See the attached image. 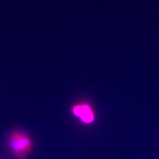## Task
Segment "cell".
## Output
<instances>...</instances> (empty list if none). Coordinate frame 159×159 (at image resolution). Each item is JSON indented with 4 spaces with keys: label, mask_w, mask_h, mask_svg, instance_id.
I'll return each instance as SVG.
<instances>
[{
    "label": "cell",
    "mask_w": 159,
    "mask_h": 159,
    "mask_svg": "<svg viewBox=\"0 0 159 159\" xmlns=\"http://www.w3.org/2000/svg\"><path fill=\"white\" fill-rule=\"evenodd\" d=\"M73 115L80 119L83 123L89 125L95 121V113L92 107L88 103H79L72 109Z\"/></svg>",
    "instance_id": "6da1fadb"
},
{
    "label": "cell",
    "mask_w": 159,
    "mask_h": 159,
    "mask_svg": "<svg viewBox=\"0 0 159 159\" xmlns=\"http://www.w3.org/2000/svg\"><path fill=\"white\" fill-rule=\"evenodd\" d=\"M9 147L11 151L19 159H25L27 154L25 152L23 147L19 140V133H13L9 138Z\"/></svg>",
    "instance_id": "7a4b0ae2"
},
{
    "label": "cell",
    "mask_w": 159,
    "mask_h": 159,
    "mask_svg": "<svg viewBox=\"0 0 159 159\" xmlns=\"http://www.w3.org/2000/svg\"><path fill=\"white\" fill-rule=\"evenodd\" d=\"M19 137L25 152L27 154L31 152L33 147L31 139L25 134L23 133H19Z\"/></svg>",
    "instance_id": "3957f363"
}]
</instances>
